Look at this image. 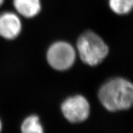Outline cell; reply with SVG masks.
I'll return each instance as SVG.
<instances>
[{
  "instance_id": "cell-1",
  "label": "cell",
  "mask_w": 133,
  "mask_h": 133,
  "mask_svg": "<svg viewBox=\"0 0 133 133\" xmlns=\"http://www.w3.org/2000/svg\"><path fill=\"white\" fill-rule=\"evenodd\" d=\"M98 97L109 111L128 110L133 105V83L122 78L110 79L100 88Z\"/></svg>"
},
{
  "instance_id": "cell-2",
  "label": "cell",
  "mask_w": 133,
  "mask_h": 133,
  "mask_svg": "<svg viewBox=\"0 0 133 133\" xmlns=\"http://www.w3.org/2000/svg\"><path fill=\"white\" fill-rule=\"evenodd\" d=\"M76 47L81 61L90 66L101 64L109 53L107 44L92 31H86L79 36Z\"/></svg>"
},
{
  "instance_id": "cell-3",
  "label": "cell",
  "mask_w": 133,
  "mask_h": 133,
  "mask_svg": "<svg viewBox=\"0 0 133 133\" xmlns=\"http://www.w3.org/2000/svg\"><path fill=\"white\" fill-rule=\"evenodd\" d=\"M46 58L48 64L52 69L64 71L74 65L76 52L70 44L65 41H57L49 48Z\"/></svg>"
},
{
  "instance_id": "cell-4",
  "label": "cell",
  "mask_w": 133,
  "mask_h": 133,
  "mask_svg": "<svg viewBox=\"0 0 133 133\" xmlns=\"http://www.w3.org/2000/svg\"><path fill=\"white\" fill-rule=\"evenodd\" d=\"M64 117L71 123H79L88 118L90 112L89 104L84 96L76 95L66 99L61 105Z\"/></svg>"
},
{
  "instance_id": "cell-5",
  "label": "cell",
  "mask_w": 133,
  "mask_h": 133,
  "mask_svg": "<svg viewBox=\"0 0 133 133\" xmlns=\"http://www.w3.org/2000/svg\"><path fill=\"white\" fill-rule=\"evenodd\" d=\"M22 30V23L19 14L11 11L0 14V38L13 41L19 37Z\"/></svg>"
},
{
  "instance_id": "cell-6",
  "label": "cell",
  "mask_w": 133,
  "mask_h": 133,
  "mask_svg": "<svg viewBox=\"0 0 133 133\" xmlns=\"http://www.w3.org/2000/svg\"><path fill=\"white\" fill-rule=\"evenodd\" d=\"M12 3L17 14L26 19L35 17L42 9L41 0H13Z\"/></svg>"
},
{
  "instance_id": "cell-7",
  "label": "cell",
  "mask_w": 133,
  "mask_h": 133,
  "mask_svg": "<svg viewBox=\"0 0 133 133\" xmlns=\"http://www.w3.org/2000/svg\"><path fill=\"white\" fill-rule=\"evenodd\" d=\"M109 9L118 16H126L133 11V0H107Z\"/></svg>"
},
{
  "instance_id": "cell-8",
  "label": "cell",
  "mask_w": 133,
  "mask_h": 133,
  "mask_svg": "<svg viewBox=\"0 0 133 133\" xmlns=\"http://www.w3.org/2000/svg\"><path fill=\"white\" fill-rule=\"evenodd\" d=\"M21 130L22 133H44L39 118L36 115H31L24 119Z\"/></svg>"
},
{
  "instance_id": "cell-9",
  "label": "cell",
  "mask_w": 133,
  "mask_h": 133,
  "mask_svg": "<svg viewBox=\"0 0 133 133\" xmlns=\"http://www.w3.org/2000/svg\"><path fill=\"white\" fill-rule=\"evenodd\" d=\"M1 130H2V122H1V119H0V133L1 132Z\"/></svg>"
},
{
  "instance_id": "cell-10",
  "label": "cell",
  "mask_w": 133,
  "mask_h": 133,
  "mask_svg": "<svg viewBox=\"0 0 133 133\" xmlns=\"http://www.w3.org/2000/svg\"><path fill=\"white\" fill-rule=\"evenodd\" d=\"M4 1V0H0V8H1V6L3 4Z\"/></svg>"
}]
</instances>
